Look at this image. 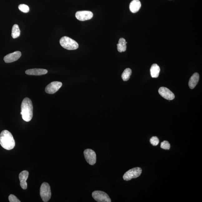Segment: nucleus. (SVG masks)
<instances>
[{
	"label": "nucleus",
	"mask_w": 202,
	"mask_h": 202,
	"mask_svg": "<svg viewBox=\"0 0 202 202\" xmlns=\"http://www.w3.org/2000/svg\"><path fill=\"white\" fill-rule=\"evenodd\" d=\"M20 35V31L17 24H14L13 26L11 36L13 38H17Z\"/></svg>",
	"instance_id": "18"
},
{
	"label": "nucleus",
	"mask_w": 202,
	"mask_h": 202,
	"mask_svg": "<svg viewBox=\"0 0 202 202\" xmlns=\"http://www.w3.org/2000/svg\"><path fill=\"white\" fill-rule=\"evenodd\" d=\"M93 13L88 11H78L75 14L76 18L81 21H84L91 19L93 17Z\"/></svg>",
	"instance_id": "9"
},
{
	"label": "nucleus",
	"mask_w": 202,
	"mask_h": 202,
	"mask_svg": "<svg viewBox=\"0 0 202 202\" xmlns=\"http://www.w3.org/2000/svg\"><path fill=\"white\" fill-rule=\"evenodd\" d=\"M131 74V70L130 68H126L122 73L121 77L122 80L124 81H128L129 80Z\"/></svg>",
	"instance_id": "19"
},
{
	"label": "nucleus",
	"mask_w": 202,
	"mask_h": 202,
	"mask_svg": "<svg viewBox=\"0 0 202 202\" xmlns=\"http://www.w3.org/2000/svg\"><path fill=\"white\" fill-rule=\"evenodd\" d=\"M141 7V3L139 0H133L130 5V9L132 13L137 12Z\"/></svg>",
	"instance_id": "15"
},
{
	"label": "nucleus",
	"mask_w": 202,
	"mask_h": 202,
	"mask_svg": "<svg viewBox=\"0 0 202 202\" xmlns=\"http://www.w3.org/2000/svg\"><path fill=\"white\" fill-rule=\"evenodd\" d=\"M0 144L3 148L7 150H12L15 146V141L10 132L3 130L0 134Z\"/></svg>",
	"instance_id": "2"
},
{
	"label": "nucleus",
	"mask_w": 202,
	"mask_h": 202,
	"mask_svg": "<svg viewBox=\"0 0 202 202\" xmlns=\"http://www.w3.org/2000/svg\"><path fill=\"white\" fill-rule=\"evenodd\" d=\"M22 119L26 122H29L33 116V106L31 100L29 98H24L21 105V112Z\"/></svg>",
	"instance_id": "1"
},
{
	"label": "nucleus",
	"mask_w": 202,
	"mask_h": 202,
	"mask_svg": "<svg viewBox=\"0 0 202 202\" xmlns=\"http://www.w3.org/2000/svg\"><path fill=\"white\" fill-rule=\"evenodd\" d=\"M40 196L43 202H47L49 201L52 196L50 185L46 182L42 184L40 190Z\"/></svg>",
	"instance_id": "4"
},
{
	"label": "nucleus",
	"mask_w": 202,
	"mask_h": 202,
	"mask_svg": "<svg viewBox=\"0 0 202 202\" xmlns=\"http://www.w3.org/2000/svg\"><path fill=\"white\" fill-rule=\"evenodd\" d=\"M21 56V52L19 51H17L7 55L4 57V60L6 63H12L17 60Z\"/></svg>",
	"instance_id": "11"
},
{
	"label": "nucleus",
	"mask_w": 202,
	"mask_h": 202,
	"mask_svg": "<svg viewBox=\"0 0 202 202\" xmlns=\"http://www.w3.org/2000/svg\"><path fill=\"white\" fill-rule=\"evenodd\" d=\"M150 141L153 146H156L159 144V140L157 137L153 136L150 139Z\"/></svg>",
	"instance_id": "22"
},
{
	"label": "nucleus",
	"mask_w": 202,
	"mask_h": 202,
	"mask_svg": "<svg viewBox=\"0 0 202 202\" xmlns=\"http://www.w3.org/2000/svg\"><path fill=\"white\" fill-rule=\"evenodd\" d=\"M62 86V83L58 81H54L50 83L45 89L47 93L53 94L57 92Z\"/></svg>",
	"instance_id": "8"
},
{
	"label": "nucleus",
	"mask_w": 202,
	"mask_h": 202,
	"mask_svg": "<svg viewBox=\"0 0 202 202\" xmlns=\"http://www.w3.org/2000/svg\"><path fill=\"white\" fill-rule=\"evenodd\" d=\"M127 43L125 39L122 37L119 40L118 44H117L118 52H125L126 49V44Z\"/></svg>",
	"instance_id": "17"
},
{
	"label": "nucleus",
	"mask_w": 202,
	"mask_h": 202,
	"mask_svg": "<svg viewBox=\"0 0 202 202\" xmlns=\"http://www.w3.org/2000/svg\"><path fill=\"white\" fill-rule=\"evenodd\" d=\"M160 71V67L157 64H153L150 69V75L152 78H158L159 75Z\"/></svg>",
	"instance_id": "16"
},
{
	"label": "nucleus",
	"mask_w": 202,
	"mask_h": 202,
	"mask_svg": "<svg viewBox=\"0 0 202 202\" xmlns=\"http://www.w3.org/2000/svg\"><path fill=\"white\" fill-rule=\"evenodd\" d=\"M84 154L86 161L90 165H93L96 163V155L94 151L91 149H86Z\"/></svg>",
	"instance_id": "7"
},
{
	"label": "nucleus",
	"mask_w": 202,
	"mask_h": 202,
	"mask_svg": "<svg viewBox=\"0 0 202 202\" xmlns=\"http://www.w3.org/2000/svg\"><path fill=\"white\" fill-rule=\"evenodd\" d=\"M9 200L10 202H20V200H19L16 196L14 195L11 194L9 196Z\"/></svg>",
	"instance_id": "23"
},
{
	"label": "nucleus",
	"mask_w": 202,
	"mask_h": 202,
	"mask_svg": "<svg viewBox=\"0 0 202 202\" xmlns=\"http://www.w3.org/2000/svg\"><path fill=\"white\" fill-rule=\"evenodd\" d=\"M160 95L164 99L171 101L175 99V96L172 92L169 89L165 87H161L158 90Z\"/></svg>",
	"instance_id": "10"
},
{
	"label": "nucleus",
	"mask_w": 202,
	"mask_h": 202,
	"mask_svg": "<svg viewBox=\"0 0 202 202\" xmlns=\"http://www.w3.org/2000/svg\"><path fill=\"white\" fill-rule=\"evenodd\" d=\"M29 172L26 170H24L21 172L19 175L20 186L22 189L24 190L27 189V184L26 182V180L29 176Z\"/></svg>",
	"instance_id": "12"
},
{
	"label": "nucleus",
	"mask_w": 202,
	"mask_h": 202,
	"mask_svg": "<svg viewBox=\"0 0 202 202\" xmlns=\"http://www.w3.org/2000/svg\"><path fill=\"white\" fill-rule=\"evenodd\" d=\"M92 197L96 201L98 202H111L110 198L104 192L96 190L92 192Z\"/></svg>",
	"instance_id": "6"
},
{
	"label": "nucleus",
	"mask_w": 202,
	"mask_h": 202,
	"mask_svg": "<svg viewBox=\"0 0 202 202\" xmlns=\"http://www.w3.org/2000/svg\"><path fill=\"white\" fill-rule=\"evenodd\" d=\"M200 79V75L198 73H194L190 78L188 85L190 88L193 89L195 87L196 85L199 82Z\"/></svg>",
	"instance_id": "14"
},
{
	"label": "nucleus",
	"mask_w": 202,
	"mask_h": 202,
	"mask_svg": "<svg viewBox=\"0 0 202 202\" xmlns=\"http://www.w3.org/2000/svg\"><path fill=\"white\" fill-rule=\"evenodd\" d=\"M61 46L67 50H75L79 47L78 43L76 41L67 37H64L60 39Z\"/></svg>",
	"instance_id": "3"
},
{
	"label": "nucleus",
	"mask_w": 202,
	"mask_h": 202,
	"mask_svg": "<svg viewBox=\"0 0 202 202\" xmlns=\"http://www.w3.org/2000/svg\"><path fill=\"white\" fill-rule=\"evenodd\" d=\"M48 71L43 69H33L27 70L25 71L26 74L29 75H36L40 76L46 74Z\"/></svg>",
	"instance_id": "13"
},
{
	"label": "nucleus",
	"mask_w": 202,
	"mask_h": 202,
	"mask_svg": "<svg viewBox=\"0 0 202 202\" xmlns=\"http://www.w3.org/2000/svg\"><path fill=\"white\" fill-rule=\"evenodd\" d=\"M18 9L22 12L24 13H27L29 12V7L25 4H20L19 5Z\"/></svg>",
	"instance_id": "20"
},
{
	"label": "nucleus",
	"mask_w": 202,
	"mask_h": 202,
	"mask_svg": "<svg viewBox=\"0 0 202 202\" xmlns=\"http://www.w3.org/2000/svg\"><path fill=\"white\" fill-rule=\"evenodd\" d=\"M142 173V169L141 168H134L126 171L123 176L124 180L129 181L133 179L138 177Z\"/></svg>",
	"instance_id": "5"
},
{
	"label": "nucleus",
	"mask_w": 202,
	"mask_h": 202,
	"mask_svg": "<svg viewBox=\"0 0 202 202\" xmlns=\"http://www.w3.org/2000/svg\"><path fill=\"white\" fill-rule=\"evenodd\" d=\"M161 148L165 150H169L170 148V145L169 141H164L161 142Z\"/></svg>",
	"instance_id": "21"
}]
</instances>
